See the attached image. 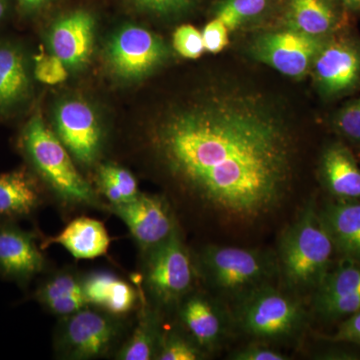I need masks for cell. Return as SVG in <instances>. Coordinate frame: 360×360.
I'll return each mask as SVG.
<instances>
[{
    "mask_svg": "<svg viewBox=\"0 0 360 360\" xmlns=\"http://www.w3.org/2000/svg\"><path fill=\"white\" fill-rule=\"evenodd\" d=\"M284 0H219L214 18H219L229 32L279 11Z\"/></svg>",
    "mask_w": 360,
    "mask_h": 360,
    "instance_id": "cell-25",
    "label": "cell"
},
{
    "mask_svg": "<svg viewBox=\"0 0 360 360\" xmlns=\"http://www.w3.org/2000/svg\"><path fill=\"white\" fill-rule=\"evenodd\" d=\"M96 186L98 193L111 205L134 200L141 193L134 175L127 168L112 163L98 167Z\"/></svg>",
    "mask_w": 360,
    "mask_h": 360,
    "instance_id": "cell-26",
    "label": "cell"
},
{
    "mask_svg": "<svg viewBox=\"0 0 360 360\" xmlns=\"http://www.w3.org/2000/svg\"><path fill=\"white\" fill-rule=\"evenodd\" d=\"M129 333L127 319L86 305L75 314L58 319L53 333L54 354L65 360L115 356Z\"/></svg>",
    "mask_w": 360,
    "mask_h": 360,
    "instance_id": "cell-5",
    "label": "cell"
},
{
    "mask_svg": "<svg viewBox=\"0 0 360 360\" xmlns=\"http://www.w3.org/2000/svg\"><path fill=\"white\" fill-rule=\"evenodd\" d=\"M160 310L149 304L141 290L134 328L129 330L113 359L117 360H153L156 359L161 338Z\"/></svg>",
    "mask_w": 360,
    "mask_h": 360,
    "instance_id": "cell-24",
    "label": "cell"
},
{
    "mask_svg": "<svg viewBox=\"0 0 360 360\" xmlns=\"http://www.w3.org/2000/svg\"><path fill=\"white\" fill-rule=\"evenodd\" d=\"M336 342H348L360 345V311L350 315L331 338Z\"/></svg>",
    "mask_w": 360,
    "mask_h": 360,
    "instance_id": "cell-36",
    "label": "cell"
},
{
    "mask_svg": "<svg viewBox=\"0 0 360 360\" xmlns=\"http://www.w3.org/2000/svg\"><path fill=\"white\" fill-rule=\"evenodd\" d=\"M151 155L182 198L224 219L252 222L288 195L295 134L262 92L224 84L170 111L148 137Z\"/></svg>",
    "mask_w": 360,
    "mask_h": 360,
    "instance_id": "cell-1",
    "label": "cell"
},
{
    "mask_svg": "<svg viewBox=\"0 0 360 360\" xmlns=\"http://www.w3.org/2000/svg\"><path fill=\"white\" fill-rule=\"evenodd\" d=\"M328 39L284 27L258 37L251 44L250 52L253 58L286 77L298 78L311 70L315 56Z\"/></svg>",
    "mask_w": 360,
    "mask_h": 360,
    "instance_id": "cell-10",
    "label": "cell"
},
{
    "mask_svg": "<svg viewBox=\"0 0 360 360\" xmlns=\"http://www.w3.org/2000/svg\"><path fill=\"white\" fill-rule=\"evenodd\" d=\"M352 262L326 274L317 288L315 303L352 295L360 290V264Z\"/></svg>",
    "mask_w": 360,
    "mask_h": 360,
    "instance_id": "cell-27",
    "label": "cell"
},
{
    "mask_svg": "<svg viewBox=\"0 0 360 360\" xmlns=\"http://www.w3.org/2000/svg\"><path fill=\"white\" fill-rule=\"evenodd\" d=\"M172 44L177 53L184 58H200L205 51L202 34L191 25L179 26L172 37Z\"/></svg>",
    "mask_w": 360,
    "mask_h": 360,
    "instance_id": "cell-31",
    "label": "cell"
},
{
    "mask_svg": "<svg viewBox=\"0 0 360 360\" xmlns=\"http://www.w3.org/2000/svg\"><path fill=\"white\" fill-rule=\"evenodd\" d=\"M196 269L214 290L245 295L264 285L274 267L259 251L212 245L201 251Z\"/></svg>",
    "mask_w": 360,
    "mask_h": 360,
    "instance_id": "cell-6",
    "label": "cell"
},
{
    "mask_svg": "<svg viewBox=\"0 0 360 360\" xmlns=\"http://www.w3.org/2000/svg\"><path fill=\"white\" fill-rule=\"evenodd\" d=\"M348 13H360V0H335Z\"/></svg>",
    "mask_w": 360,
    "mask_h": 360,
    "instance_id": "cell-38",
    "label": "cell"
},
{
    "mask_svg": "<svg viewBox=\"0 0 360 360\" xmlns=\"http://www.w3.org/2000/svg\"><path fill=\"white\" fill-rule=\"evenodd\" d=\"M32 94L25 49L13 40L0 39V118L11 117L25 108Z\"/></svg>",
    "mask_w": 360,
    "mask_h": 360,
    "instance_id": "cell-15",
    "label": "cell"
},
{
    "mask_svg": "<svg viewBox=\"0 0 360 360\" xmlns=\"http://www.w3.org/2000/svg\"><path fill=\"white\" fill-rule=\"evenodd\" d=\"M34 300L58 319L89 305L82 286V274L73 267L56 270L45 277L34 291Z\"/></svg>",
    "mask_w": 360,
    "mask_h": 360,
    "instance_id": "cell-19",
    "label": "cell"
},
{
    "mask_svg": "<svg viewBox=\"0 0 360 360\" xmlns=\"http://www.w3.org/2000/svg\"><path fill=\"white\" fill-rule=\"evenodd\" d=\"M141 255V281L134 283L155 309L177 307L193 290L196 269L179 229Z\"/></svg>",
    "mask_w": 360,
    "mask_h": 360,
    "instance_id": "cell-4",
    "label": "cell"
},
{
    "mask_svg": "<svg viewBox=\"0 0 360 360\" xmlns=\"http://www.w3.org/2000/svg\"><path fill=\"white\" fill-rule=\"evenodd\" d=\"M108 212L127 225L141 253L160 245L179 229L172 206L161 196L141 193L127 202L108 205Z\"/></svg>",
    "mask_w": 360,
    "mask_h": 360,
    "instance_id": "cell-11",
    "label": "cell"
},
{
    "mask_svg": "<svg viewBox=\"0 0 360 360\" xmlns=\"http://www.w3.org/2000/svg\"><path fill=\"white\" fill-rule=\"evenodd\" d=\"M20 148L63 210L92 208L108 212V203L99 198V193L80 174L68 149L39 113L23 127Z\"/></svg>",
    "mask_w": 360,
    "mask_h": 360,
    "instance_id": "cell-2",
    "label": "cell"
},
{
    "mask_svg": "<svg viewBox=\"0 0 360 360\" xmlns=\"http://www.w3.org/2000/svg\"><path fill=\"white\" fill-rule=\"evenodd\" d=\"M206 354L184 333L163 331L155 360H200Z\"/></svg>",
    "mask_w": 360,
    "mask_h": 360,
    "instance_id": "cell-28",
    "label": "cell"
},
{
    "mask_svg": "<svg viewBox=\"0 0 360 360\" xmlns=\"http://www.w3.org/2000/svg\"><path fill=\"white\" fill-rule=\"evenodd\" d=\"M168 49L155 33L141 26H125L113 35L106 49L111 70L118 77H146L167 60Z\"/></svg>",
    "mask_w": 360,
    "mask_h": 360,
    "instance_id": "cell-8",
    "label": "cell"
},
{
    "mask_svg": "<svg viewBox=\"0 0 360 360\" xmlns=\"http://www.w3.org/2000/svg\"><path fill=\"white\" fill-rule=\"evenodd\" d=\"M322 181L338 200H360V168L352 151L342 143L324 150L321 160Z\"/></svg>",
    "mask_w": 360,
    "mask_h": 360,
    "instance_id": "cell-23",
    "label": "cell"
},
{
    "mask_svg": "<svg viewBox=\"0 0 360 360\" xmlns=\"http://www.w3.org/2000/svg\"><path fill=\"white\" fill-rule=\"evenodd\" d=\"M279 11L285 27L322 39L338 32L348 13L335 0H284Z\"/></svg>",
    "mask_w": 360,
    "mask_h": 360,
    "instance_id": "cell-17",
    "label": "cell"
},
{
    "mask_svg": "<svg viewBox=\"0 0 360 360\" xmlns=\"http://www.w3.org/2000/svg\"><path fill=\"white\" fill-rule=\"evenodd\" d=\"M331 124L343 139L360 143V97L338 110Z\"/></svg>",
    "mask_w": 360,
    "mask_h": 360,
    "instance_id": "cell-30",
    "label": "cell"
},
{
    "mask_svg": "<svg viewBox=\"0 0 360 360\" xmlns=\"http://www.w3.org/2000/svg\"><path fill=\"white\" fill-rule=\"evenodd\" d=\"M53 0H16L18 8L23 14H32L41 11Z\"/></svg>",
    "mask_w": 360,
    "mask_h": 360,
    "instance_id": "cell-37",
    "label": "cell"
},
{
    "mask_svg": "<svg viewBox=\"0 0 360 360\" xmlns=\"http://www.w3.org/2000/svg\"><path fill=\"white\" fill-rule=\"evenodd\" d=\"M46 267L37 234L21 229L13 220L0 221V276L26 285Z\"/></svg>",
    "mask_w": 360,
    "mask_h": 360,
    "instance_id": "cell-13",
    "label": "cell"
},
{
    "mask_svg": "<svg viewBox=\"0 0 360 360\" xmlns=\"http://www.w3.org/2000/svg\"><path fill=\"white\" fill-rule=\"evenodd\" d=\"M232 360H286L288 357L272 348L262 345H248L229 355Z\"/></svg>",
    "mask_w": 360,
    "mask_h": 360,
    "instance_id": "cell-35",
    "label": "cell"
},
{
    "mask_svg": "<svg viewBox=\"0 0 360 360\" xmlns=\"http://www.w3.org/2000/svg\"><path fill=\"white\" fill-rule=\"evenodd\" d=\"M333 250L321 213L314 202L307 203L279 245V262L286 281L300 290L319 288L328 274Z\"/></svg>",
    "mask_w": 360,
    "mask_h": 360,
    "instance_id": "cell-3",
    "label": "cell"
},
{
    "mask_svg": "<svg viewBox=\"0 0 360 360\" xmlns=\"http://www.w3.org/2000/svg\"><path fill=\"white\" fill-rule=\"evenodd\" d=\"M229 28L219 18H214L203 28L202 39L205 51L219 53L229 44Z\"/></svg>",
    "mask_w": 360,
    "mask_h": 360,
    "instance_id": "cell-34",
    "label": "cell"
},
{
    "mask_svg": "<svg viewBox=\"0 0 360 360\" xmlns=\"http://www.w3.org/2000/svg\"><path fill=\"white\" fill-rule=\"evenodd\" d=\"M11 13V0H0V23L6 20Z\"/></svg>",
    "mask_w": 360,
    "mask_h": 360,
    "instance_id": "cell-39",
    "label": "cell"
},
{
    "mask_svg": "<svg viewBox=\"0 0 360 360\" xmlns=\"http://www.w3.org/2000/svg\"><path fill=\"white\" fill-rule=\"evenodd\" d=\"M56 132L59 141L78 165H96L103 146V132L96 111L84 101L70 99L59 104L56 113Z\"/></svg>",
    "mask_w": 360,
    "mask_h": 360,
    "instance_id": "cell-12",
    "label": "cell"
},
{
    "mask_svg": "<svg viewBox=\"0 0 360 360\" xmlns=\"http://www.w3.org/2000/svg\"><path fill=\"white\" fill-rule=\"evenodd\" d=\"M111 239L103 222L89 217L71 220L58 234L49 236L41 243L42 250L58 245L77 259H96L110 250Z\"/></svg>",
    "mask_w": 360,
    "mask_h": 360,
    "instance_id": "cell-20",
    "label": "cell"
},
{
    "mask_svg": "<svg viewBox=\"0 0 360 360\" xmlns=\"http://www.w3.org/2000/svg\"><path fill=\"white\" fill-rule=\"evenodd\" d=\"M87 304L106 314L127 319L141 303V290L108 270H92L82 274Z\"/></svg>",
    "mask_w": 360,
    "mask_h": 360,
    "instance_id": "cell-16",
    "label": "cell"
},
{
    "mask_svg": "<svg viewBox=\"0 0 360 360\" xmlns=\"http://www.w3.org/2000/svg\"><path fill=\"white\" fill-rule=\"evenodd\" d=\"M96 20L86 11H72L56 20L49 30L51 53L68 68L78 70L87 65L94 51Z\"/></svg>",
    "mask_w": 360,
    "mask_h": 360,
    "instance_id": "cell-14",
    "label": "cell"
},
{
    "mask_svg": "<svg viewBox=\"0 0 360 360\" xmlns=\"http://www.w3.org/2000/svg\"><path fill=\"white\" fill-rule=\"evenodd\" d=\"M303 309L291 296L262 285L246 293L238 309V321L248 335L262 338H288L302 326Z\"/></svg>",
    "mask_w": 360,
    "mask_h": 360,
    "instance_id": "cell-7",
    "label": "cell"
},
{
    "mask_svg": "<svg viewBox=\"0 0 360 360\" xmlns=\"http://www.w3.org/2000/svg\"><path fill=\"white\" fill-rule=\"evenodd\" d=\"M315 305L319 314L328 319L350 316L360 311V290L352 295L316 302Z\"/></svg>",
    "mask_w": 360,
    "mask_h": 360,
    "instance_id": "cell-32",
    "label": "cell"
},
{
    "mask_svg": "<svg viewBox=\"0 0 360 360\" xmlns=\"http://www.w3.org/2000/svg\"><path fill=\"white\" fill-rule=\"evenodd\" d=\"M33 75L41 84H63L68 77V66L56 54L41 51L35 56Z\"/></svg>",
    "mask_w": 360,
    "mask_h": 360,
    "instance_id": "cell-29",
    "label": "cell"
},
{
    "mask_svg": "<svg viewBox=\"0 0 360 360\" xmlns=\"http://www.w3.org/2000/svg\"><path fill=\"white\" fill-rule=\"evenodd\" d=\"M311 70L322 96L335 98L354 91L360 84V40L331 35L315 56Z\"/></svg>",
    "mask_w": 360,
    "mask_h": 360,
    "instance_id": "cell-9",
    "label": "cell"
},
{
    "mask_svg": "<svg viewBox=\"0 0 360 360\" xmlns=\"http://www.w3.org/2000/svg\"><path fill=\"white\" fill-rule=\"evenodd\" d=\"M137 8L156 15H174L195 6L200 0H130Z\"/></svg>",
    "mask_w": 360,
    "mask_h": 360,
    "instance_id": "cell-33",
    "label": "cell"
},
{
    "mask_svg": "<svg viewBox=\"0 0 360 360\" xmlns=\"http://www.w3.org/2000/svg\"><path fill=\"white\" fill-rule=\"evenodd\" d=\"M44 203L39 180L25 167L0 174V219H26Z\"/></svg>",
    "mask_w": 360,
    "mask_h": 360,
    "instance_id": "cell-21",
    "label": "cell"
},
{
    "mask_svg": "<svg viewBox=\"0 0 360 360\" xmlns=\"http://www.w3.org/2000/svg\"><path fill=\"white\" fill-rule=\"evenodd\" d=\"M319 213L335 250L347 260L360 264V202L338 200L324 206Z\"/></svg>",
    "mask_w": 360,
    "mask_h": 360,
    "instance_id": "cell-22",
    "label": "cell"
},
{
    "mask_svg": "<svg viewBox=\"0 0 360 360\" xmlns=\"http://www.w3.org/2000/svg\"><path fill=\"white\" fill-rule=\"evenodd\" d=\"M177 307L184 335L205 352L219 345L224 333V319L207 297L191 292Z\"/></svg>",
    "mask_w": 360,
    "mask_h": 360,
    "instance_id": "cell-18",
    "label": "cell"
}]
</instances>
